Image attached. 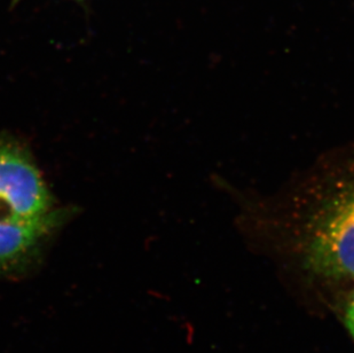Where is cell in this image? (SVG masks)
Returning <instances> with one entry per match:
<instances>
[{
	"instance_id": "obj_1",
	"label": "cell",
	"mask_w": 354,
	"mask_h": 353,
	"mask_svg": "<svg viewBox=\"0 0 354 353\" xmlns=\"http://www.w3.org/2000/svg\"><path fill=\"white\" fill-rule=\"evenodd\" d=\"M308 203V266L322 277L354 279V171L324 180Z\"/></svg>"
},
{
	"instance_id": "obj_2",
	"label": "cell",
	"mask_w": 354,
	"mask_h": 353,
	"mask_svg": "<svg viewBox=\"0 0 354 353\" xmlns=\"http://www.w3.org/2000/svg\"><path fill=\"white\" fill-rule=\"evenodd\" d=\"M57 208L30 150L12 134H1L0 220L34 221Z\"/></svg>"
},
{
	"instance_id": "obj_3",
	"label": "cell",
	"mask_w": 354,
	"mask_h": 353,
	"mask_svg": "<svg viewBox=\"0 0 354 353\" xmlns=\"http://www.w3.org/2000/svg\"><path fill=\"white\" fill-rule=\"evenodd\" d=\"M73 208L57 207L34 221L0 220V279L31 273L62 227L74 215Z\"/></svg>"
},
{
	"instance_id": "obj_4",
	"label": "cell",
	"mask_w": 354,
	"mask_h": 353,
	"mask_svg": "<svg viewBox=\"0 0 354 353\" xmlns=\"http://www.w3.org/2000/svg\"><path fill=\"white\" fill-rule=\"evenodd\" d=\"M345 323L348 327V332L351 333L354 338V293L352 295L350 303H348V310H346V317H345Z\"/></svg>"
}]
</instances>
